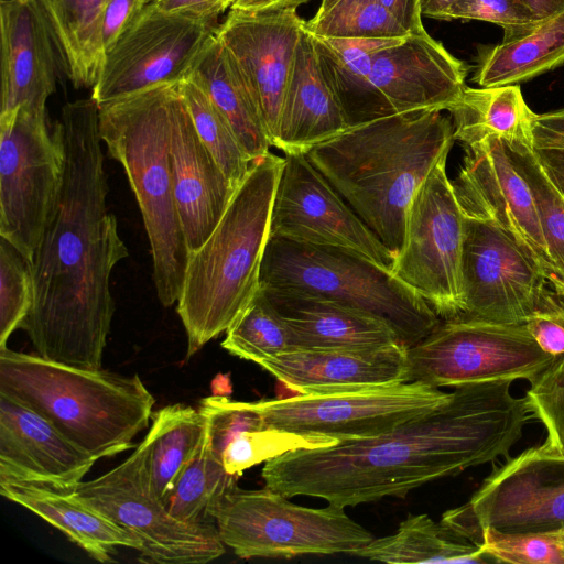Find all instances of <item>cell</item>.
I'll return each mask as SVG.
<instances>
[{
  "label": "cell",
  "instance_id": "1",
  "mask_svg": "<svg viewBox=\"0 0 564 564\" xmlns=\"http://www.w3.org/2000/svg\"><path fill=\"white\" fill-rule=\"evenodd\" d=\"M512 380L455 386L435 410L377 436L299 448L265 462L267 487L288 498L308 496L343 508L403 497L467 468L510 458L533 417Z\"/></svg>",
  "mask_w": 564,
  "mask_h": 564
},
{
  "label": "cell",
  "instance_id": "2",
  "mask_svg": "<svg viewBox=\"0 0 564 564\" xmlns=\"http://www.w3.org/2000/svg\"><path fill=\"white\" fill-rule=\"evenodd\" d=\"M56 124L64 181L30 263L33 304L20 328L39 356L98 370L115 313L110 275L128 249L107 209L98 104L91 97L68 102Z\"/></svg>",
  "mask_w": 564,
  "mask_h": 564
},
{
  "label": "cell",
  "instance_id": "3",
  "mask_svg": "<svg viewBox=\"0 0 564 564\" xmlns=\"http://www.w3.org/2000/svg\"><path fill=\"white\" fill-rule=\"evenodd\" d=\"M454 141L452 119L422 110L352 126L305 155L395 258L412 197Z\"/></svg>",
  "mask_w": 564,
  "mask_h": 564
},
{
  "label": "cell",
  "instance_id": "4",
  "mask_svg": "<svg viewBox=\"0 0 564 564\" xmlns=\"http://www.w3.org/2000/svg\"><path fill=\"white\" fill-rule=\"evenodd\" d=\"M284 161L272 152L253 160L210 236L189 254L177 301L188 356L226 332L260 289Z\"/></svg>",
  "mask_w": 564,
  "mask_h": 564
},
{
  "label": "cell",
  "instance_id": "5",
  "mask_svg": "<svg viewBox=\"0 0 564 564\" xmlns=\"http://www.w3.org/2000/svg\"><path fill=\"white\" fill-rule=\"evenodd\" d=\"M0 393L34 410L96 460L135 445L154 398L138 375L76 368L0 348Z\"/></svg>",
  "mask_w": 564,
  "mask_h": 564
},
{
  "label": "cell",
  "instance_id": "6",
  "mask_svg": "<svg viewBox=\"0 0 564 564\" xmlns=\"http://www.w3.org/2000/svg\"><path fill=\"white\" fill-rule=\"evenodd\" d=\"M177 84H158L98 105L100 139L122 165L135 195L150 242L156 295L165 307L180 299L189 258L171 163L170 107Z\"/></svg>",
  "mask_w": 564,
  "mask_h": 564
},
{
  "label": "cell",
  "instance_id": "7",
  "mask_svg": "<svg viewBox=\"0 0 564 564\" xmlns=\"http://www.w3.org/2000/svg\"><path fill=\"white\" fill-rule=\"evenodd\" d=\"M260 286L296 290L375 315L388 322L406 347L441 322L429 303L390 270L333 246L270 236Z\"/></svg>",
  "mask_w": 564,
  "mask_h": 564
},
{
  "label": "cell",
  "instance_id": "8",
  "mask_svg": "<svg viewBox=\"0 0 564 564\" xmlns=\"http://www.w3.org/2000/svg\"><path fill=\"white\" fill-rule=\"evenodd\" d=\"M213 519L223 543L241 558L351 554L373 539L343 507L299 506L267 486H236L218 502Z\"/></svg>",
  "mask_w": 564,
  "mask_h": 564
},
{
  "label": "cell",
  "instance_id": "9",
  "mask_svg": "<svg viewBox=\"0 0 564 564\" xmlns=\"http://www.w3.org/2000/svg\"><path fill=\"white\" fill-rule=\"evenodd\" d=\"M65 149L46 109L0 115V237L31 263L62 189Z\"/></svg>",
  "mask_w": 564,
  "mask_h": 564
},
{
  "label": "cell",
  "instance_id": "10",
  "mask_svg": "<svg viewBox=\"0 0 564 564\" xmlns=\"http://www.w3.org/2000/svg\"><path fill=\"white\" fill-rule=\"evenodd\" d=\"M145 456L143 438L124 462L73 491L140 542L142 562L202 564L221 556L225 544L214 521H180L154 495Z\"/></svg>",
  "mask_w": 564,
  "mask_h": 564
},
{
  "label": "cell",
  "instance_id": "11",
  "mask_svg": "<svg viewBox=\"0 0 564 564\" xmlns=\"http://www.w3.org/2000/svg\"><path fill=\"white\" fill-rule=\"evenodd\" d=\"M553 356L544 352L523 323L469 317L444 319L408 348V381L436 388L498 380H531Z\"/></svg>",
  "mask_w": 564,
  "mask_h": 564
},
{
  "label": "cell",
  "instance_id": "12",
  "mask_svg": "<svg viewBox=\"0 0 564 564\" xmlns=\"http://www.w3.org/2000/svg\"><path fill=\"white\" fill-rule=\"evenodd\" d=\"M456 538L478 545L481 531L564 530V455L546 442L495 468L468 502L441 522Z\"/></svg>",
  "mask_w": 564,
  "mask_h": 564
},
{
  "label": "cell",
  "instance_id": "13",
  "mask_svg": "<svg viewBox=\"0 0 564 564\" xmlns=\"http://www.w3.org/2000/svg\"><path fill=\"white\" fill-rule=\"evenodd\" d=\"M447 156L434 165L413 195L404 243L390 269L443 319L459 317L463 312L465 216L446 173Z\"/></svg>",
  "mask_w": 564,
  "mask_h": 564
},
{
  "label": "cell",
  "instance_id": "14",
  "mask_svg": "<svg viewBox=\"0 0 564 564\" xmlns=\"http://www.w3.org/2000/svg\"><path fill=\"white\" fill-rule=\"evenodd\" d=\"M452 392L406 381L253 402L267 426L337 442L386 433L447 402Z\"/></svg>",
  "mask_w": 564,
  "mask_h": 564
},
{
  "label": "cell",
  "instance_id": "15",
  "mask_svg": "<svg viewBox=\"0 0 564 564\" xmlns=\"http://www.w3.org/2000/svg\"><path fill=\"white\" fill-rule=\"evenodd\" d=\"M218 26L147 3L106 52L91 98L100 105L158 84L184 80Z\"/></svg>",
  "mask_w": 564,
  "mask_h": 564
},
{
  "label": "cell",
  "instance_id": "16",
  "mask_svg": "<svg viewBox=\"0 0 564 564\" xmlns=\"http://www.w3.org/2000/svg\"><path fill=\"white\" fill-rule=\"evenodd\" d=\"M546 285L541 263L513 236L465 216L459 317L524 323Z\"/></svg>",
  "mask_w": 564,
  "mask_h": 564
},
{
  "label": "cell",
  "instance_id": "17",
  "mask_svg": "<svg viewBox=\"0 0 564 564\" xmlns=\"http://www.w3.org/2000/svg\"><path fill=\"white\" fill-rule=\"evenodd\" d=\"M270 236L333 246L365 256L390 270L394 256L314 167L305 154H285Z\"/></svg>",
  "mask_w": 564,
  "mask_h": 564
},
{
  "label": "cell",
  "instance_id": "18",
  "mask_svg": "<svg viewBox=\"0 0 564 564\" xmlns=\"http://www.w3.org/2000/svg\"><path fill=\"white\" fill-rule=\"evenodd\" d=\"M305 21L297 8H230L216 35L246 83L272 147L284 93Z\"/></svg>",
  "mask_w": 564,
  "mask_h": 564
},
{
  "label": "cell",
  "instance_id": "19",
  "mask_svg": "<svg viewBox=\"0 0 564 564\" xmlns=\"http://www.w3.org/2000/svg\"><path fill=\"white\" fill-rule=\"evenodd\" d=\"M464 150L463 164L452 181L464 216L502 228L544 268L549 257L532 195L503 141L488 138Z\"/></svg>",
  "mask_w": 564,
  "mask_h": 564
},
{
  "label": "cell",
  "instance_id": "20",
  "mask_svg": "<svg viewBox=\"0 0 564 564\" xmlns=\"http://www.w3.org/2000/svg\"><path fill=\"white\" fill-rule=\"evenodd\" d=\"M468 66L426 30L375 54L370 82L392 115L448 110L463 95Z\"/></svg>",
  "mask_w": 564,
  "mask_h": 564
},
{
  "label": "cell",
  "instance_id": "21",
  "mask_svg": "<svg viewBox=\"0 0 564 564\" xmlns=\"http://www.w3.org/2000/svg\"><path fill=\"white\" fill-rule=\"evenodd\" d=\"M96 462L44 416L0 393V481L73 491Z\"/></svg>",
  "mask_w": 564,
  "mask_h": 564
},
{
  "label": "cell",
  "instance_id": "22",
  "mask_svg": "<svg viewBox=\"0 0 564 564\" xmlns=\"http://www.w3.org/2000/svg\"><path fill=\"white\" fill-rule=\"evenodd\" d=\"M170 121L174 198L191 254L210 236L237 188L200 140L181 83L172 96Z\"/></svg>",
  "mask_w": 564,
  "mask_h": 564
},
{
  "label": "cell",
  "instance_id": "23",
  "mask_svg": "<svg viewBox=\"0 0 564 564\" xmlns=\"http://www.w3.org/2000/svg\"><path fill=\"white\" fill-rule=\"evenodd\" d=\"M1 109H46L55 93L61 59L40 11L31 0L0 1Z\"/></svg>",
  "mask_w": 564,
  "mask_h": 564
},
{
  "label": "cell",
  "instance_id": "24",
  "mask_svg": "<svg viewBox=\"0 0 564 564\" xmlns=\"http://www.w3.org/2000/svg\"><path fill=\"white\" fill-rule=\"evenodd\" d=\"M408 348L296 349L257 362L296 394L390 386L408 381Z\"/></svg>",
  "mask_w": 564,
  "mask_h": 564
},
{
  "label": "cell",
  "instance_id": "25",
  "mask_svg": "<svg viewBox=\"0 0 564 564\" xmlns=\"http://www.w3.org/2000/svg\"><path fill=\"white\" fill-rule=\"evenodd\" d=\"M260 288L289 326L295 350H361L403 344L388 322L369 313L296 290Z\"/></svg>",
  "mask_w": 564,
  "mask_h": 564
},
{
  "label": "cell",
  "instance_id": "26",
  "mask_svg": "<svg viewBox=\"0 0 564 564\" xmlns=\"http://www.w3.org/2000/svg\"><path fill=\"white\" fill-rule=\"evenodd\" d=\"M348 128L346 116L322 73L313 35L304 25L284 93L273 147L284 154H306L313 147Z\"/></svg>",
  "mask_w": 564,
  "mask_h": 564
},
{
  "label": "cell",
  "instance_id": "27",
  "mask_svg": "<svg viewBox=\"0 0 564 564\" xmlns=\"http://www.w3.org/2000/svg\"><path fill=\"white\" fill-rule=\"evenodd\" d=\"M0 494L62 531L98 562H112L117 546L140 550V542L130 532L74 491L32 482L0 481Z\"/></svg>",
  "mask_w": 564,
  "mask_h": 564
},
{
  "label": "cell",
  "instance_id": "28",
  "mask_svg": "<svg viewBox=\"0 0 564 564\" xmlns=\"http://www.w3.org/2000/svg\"><path fill=\"white\" fill-rule=\"evenodd\" d=\"M312 35L322 73L349 126L391 116L389 106L370 82L372 58L379 51L399 43L403 37Z\"/></svg>",
  "mask_w": 564,
  "mask_h": 564
},
{
  "label": "cell",
  "instance_id": "29",
  "mask_svg": "<svg viewBox=\"0 0 564 564\" xmlns=\"http://www.w3.org/2000/svg\"><path fill=\"white\" fill-rule=\"evenodd\" d=\"M53 37L75 88L94 87L105 59L101 26L110 0H31Z\"/></svg>",
  "mask_w": 564,
  "mask_h": 564
},
{
  "label": "cell",
  "instance_id": "30",
  "mask_svg": "<svg viewBox=\"0 0 564 564\" xmlns=\"http://www.w3.org/2000/svg\"><path fill=\"white\" fill-rule=\"evenodd\" d=\"M189 76L227 119L252 161L270 152L272 143L261 115L216 33Z\"/></svg>",
  "mask_w": 564,
  "mask_h": 564
},
{
  "label": "cell",
  "instance_id": "31",
  "mask_svg": "<svg viewBox=\"0 0 564 564\" xmlns=\"http://www.w3.org/2000/svg\"><path fill=\"white\" fill-rule=\"evenodd\" d=\"M447 111L452 117L454 139L463 147L488 138L532 144L536 113L527 105L518 85L467 86L459 100Z\"/></svg>",
  "mask_w": 564,
  "mask_h": 564
},
{
  "label": "cell",
  "instance_id": "32",
  "mask_svg": "<svg viewBox=\"0 0 564 564\" xmlns=\"http://www.w3.org/2000/svg\"><path fill=\"white\" fill-rule=\"evenodd\" d=\"M564 64V11L530 32L482 47L473 80L480 87L518 85Z\"/></svg>",
  "mask_w": 564,
  "mask_h": 564
},
{
  "label": "cell",
  "instance_id": "33",
  "mask_svg": "<svg viewBox=\"0 0 564 564\" xmlns=\"http://www.w3.org/2000/svg\"><path fill=\"white\" fill-rule=\"evenodd\" d=\"M350 555L386 563H488L480 547L453 535L427 514H410L395 533L372 539Z\"/></svg>",
  "mask_w": 564,
  "mask_h": 564
},
{
  "label": "cell",
  "instance_id": "34",
  "mask_svg": "<svg viewBox=\"0 0 564 564\" xmlns=\"http://www.w3.org/2000/svg\"><path fill=\"white\" fill-rule=\"evenodd\" d=\"M205 432L203 414L192 406L171 404L153 413L144 437L145 463L151 489L161 500L203 443Z\"/></svg>",
  "mask_w": 564,
  "mask_h": 564
},
{
  "label": "cell",
  "instance_id": "35",
  "mask_svg": "<svg viewBox=\"0 0 564 564\" xmlns=\"http://www.w3.org/2000/svg\"><path fill=\"white\" fill-rule=\"evenodd\" d=\"M238 477L226 471L205 432L203 443L183 467L162 501L170 514L180 521H214L215 508L237 486Z\"/></svg>",
  "mask_w": 564,
  "mask_h": 564
},
{
  "label": "cell",
  "instance_id": "36",
  "mask_svg": "<svg viewBox=\"0 0 564 564\" xmlns=\"http://www.w3.org/2000/svg\"><path fill=\"white\" fill-rule=\"evenodd\" d=\"M221 347L254 364L295 350L289 326L261 288L227 328Z\"/></svg>",
  "mask_w": 564,
  "mask_h": 564
},
{
  "label": "cell",
  "instance_id": "37",
  "mask_svg": "<svg viewBox=\"0 0 564 564\" xmlns=\"http://www.w3.org/2000/svg\"><path fill=\"white\" fill-rule=\"evenodd\" d=\"M181 91L200 140L237 188L248 174L252 160L227 119L191 76L181 82Z\"/></svg>",
  "mask_w": 564,
  "mask_h": 564
},
{
  "label": "cell",
  "instance_id": "38",
  "mask_svg": "<svg viewBox=\"0 0 564 564\" xmlns=\"http://www.w3.org/2000/svg\"><path fill=\"white\" fill-rule=\"evenodd\" d=\"M503 143L532 195L549 257L544 268L564 265V195L542 169L532 144Z\"/></svg>",
  "mask_w": 564,
  "mask_h": 564
},
{
  "label": "cell",
  "instance_id": "39",
  "mask_svg": "<svg viewBox=\"0 0 564 564\" xmlns=\"http://www.w3.org/2000/svg\"><path fill=\"white\" fill-rule=\"evenodd\" d=\"M305 29L325 37H404L408 31L379 0H339L305 22Z\"/></svg>",
  "mask_w": 564,
  "mask_h": 564
},
{
  "label": "cell",
  "instance_id": "40",
  "mask_svg": "<svg viewBox=\"0 0 564 564\" xmlns=\"http://www.w3.org/2000/svg\"><path fill=\"white\" fill-rule=\"evenodd\" d=\"M336 443L338 442L326 437L304 436L268 426L237 435L224 448L220 458L228 474L240 476L243 470L286 452Z\"/></svg>",
  "mask_w": 564,
  "mask_h": 564
},
{
  "label": "cell",
  "instance_id": "41",
  "mask_svg": "<svg viewBox=\"0 0 564 564\" xmlns=\"http://www.w3.org/2000/svg\"><path fill=\"white\" fill-rule=\"evenodd\" d=\"M477 546L496 563L564 564V530L511 533L486 528Z\"/></svg>",
  "mask_w": 564,
  "mask_h": 564
},
{
  "label": "cell",
  "instance_id": "42",
  "mask_svg": "<svg viewBox=\"0 0 564 564\" xmlns=\"http://www.w3.org/2000/svg\"><path fill=\"white\" fill-rule=\"evenodd\" d=\"M30 262L4 238H0V348L20 328L33 304Z\"/></svg>",
  "mask_w": 564,
  "mask_h": 564
},
{
  "label": "cell",
  "instance_id": "43",
  "mask_svg": "<svg viewBox=\"0 0 564 564\" xmlns=\"http://www.w3.org/2000/svg\"><path fill=\"white\" fill-rule=\"evenodd\" d=\"M525 398L533 417L545 427V442L564 455V355L530 380Z\"/></svg>",
  "mask_w": 564,
  "mask_h": 564
},
{
  "label": "cell",
  "instance_id": "44",
  "mask_svg": "<svg viewBox=\"0 0 564 564\" xmlns=\"http://www.w3.org/2000/svg\"><path fill=\"white\" fill-rule=\"evenodd\" d=\"M449 20H476L503 30V40L519 37L542 21L521 0H457Z\"/></svg>",
  "mask_w": 564,
  "mask_h": 564
},
{
  "label": "cell",
  "instance_id": "45",
  "mask_svg": "<svg viewBox=\"0 0 564 564\" xmlns=\"http://www.w3.org/2000/svg\"><path fill=\"white\" fill-rule=\"evenodd\" d=\"M523 324L544 352L554 358L564 355V300L549 283Z\"/></svg>",
  "mask_w": 564,
  "mask_h": 564
},
{
  "label": "cell",
  "instance_id": "46",
  "mask_svg": "<svg viewBox=\"0 0 564 564\" xmlns=\"http://www.w3.org/2000/svg\"><path fill=\"white\" fill-rule=\"evenodd\" d=\"M145 0H110L105 9L101 26V43L106 52L140 14Z\"/></svg>",
  "mask_w": 564,
  "mask_h": 564
},
{
  "label": "cell",
  "instance_id": "47",
  "mask_svg": "<svg viewBox=\"0 0 564 564\" xmlns=\"http://www.w3.org/2000/svg\"><path fill=\"white\" fill-rule=\"evenodd\" d=\"M153 2L165 12L214 25H219L218 17L228 9L225 0H154Z\"/></svg>",
  "mask_w": 564,
  "mask_h": 564
},
{
  "label": "cell",
  "instance_id": "48",
  "mask_svg": "<svg viewBox=\"0 0 564 564\" xmlns=\"http://www.w3.org/2000/svg\"><path fill=\"white\" fill-rule=\"evenodd\" d=\"M533 147L564 145V108L535 116Z\"/></svg>",
  "mask_w": 564,
  "mask_h": 564
},
{
  "label": "cell",
  "instance_id": "49",
  "mask_svg": "<svg viewBox=\"0 0 564 564\" xmlns=\"http://www.w3.org/2000/svg\"><path fill=\"white\" fill-rule=\"evenodd\" d=\"M542 169L564 195V145L533 147Z\"/></svg>",
  "mask_w": 564,
  "mask_h": 564
},
{
  "label": "cell",
  "instance_id": "50",
  "mask_svg": "<svg viewBox=\"0 0 564 564\" xmlns=\"http://www.w3.org/2000/svg\"><path fill=\"white\" fill-rule=\"evenodd\" d=\"M400 22L409 34L425 31L422 23L420 0H379Z\"/></svg>",
  "mask_w": 564,
  "mask_h": 564
},
{
  "label": "cell",
  "instance_id": "51",
  "mask_svg": "<svg viewBox=\"0 0 564 564\" xmlns=\"http://www.w3.org/2000/svg\"><path fill=\"white\" fill-rule=\"evenodd\" d=\"M308 0H235L230 8L243 10L280 9L288 7L299 8Z\"/></svg>",
  "mask_w": 564,
  "mask_h": 564
},
{
  "label": "cell",
  "instance_id": "52",
  "mask_svg": "<svg viewBox=\"0 0 564 564\" xmlns=\"http://www.w3.org/2000/svg\"><path fill=\"white\" fill-rule=\"evenodd\" d=\"M541 21L564 11V0H521Z\"/></svg>",
  "mask_w": 564,
  "mask_h": 564
},
{
  "label": "cell",
  "instance_id": "53",
  "mask_svg": "<svg viewBox=\"0 0 564 564\" xmlns=\"http://www.w3.org/2000/svg\"><path fill=\"white\" fill-rule=\"evenodd\" d=\"M457 0H420L422 15L438 20H449L448 14Z\"/></svg>",
  "mask_w": 564,
  "mask_h": 564
},
{
  "label": "cell",
  "instance_id": "54",
  "mask_svg": "<svg viewBox=\"0 0 564 564\" xmlns=\"http://www.w3.org/2000/svg\"><path fill=\"white\" fill-rule=\"evenodd\" d=\"M546 281L553 291L564 300V265L543 269Z\"/></svg>",
  "mask_w": 564,
  "mask_h": 564
},
{
  "label": "cell",
  "instance_id": "55",
  "mask_svg": "<svg viewBox=\"0 0 564 564\" xmlns=\"http://www.w3.org/2000/svg\"><path fill=\"white\" fill-rule=\"evenodd\" d=\"M213 395L227 397L231 393L229 375H217L212 382Z\"/></svg>",
  "mask_w": 564,
  "mask_h": 564
},
{
  "label": "cell",
  "instance_id": "56",
  "mask_svg": "<svg viewBox=\"0 0 564 564\" xmlns=\"http://www.w3.org/2000/svg\"><path fill=\"white\" fill-rule=\"evenodd\" d=\"M339 0H322L316 14H322V13L326 12L328 9H330Z\"/></svg>",
  "mask_w": 564,
  "mask_h": 564
},
{
  "label": "cell",
  "instance_id": "57",
  "mask_svg": "<svg viewBox=\"0 0 564 564\" xmlns=\"http://www.w3.org/2000/svg\"><path fill=\"white\" fill-rule=\"evenodd\" d=\"M235 0H225V3L227 8H230V6L234 3Z\"/></svg>",
  "mask_w": 564,
  "mask_h": 564
}]
</instances>
